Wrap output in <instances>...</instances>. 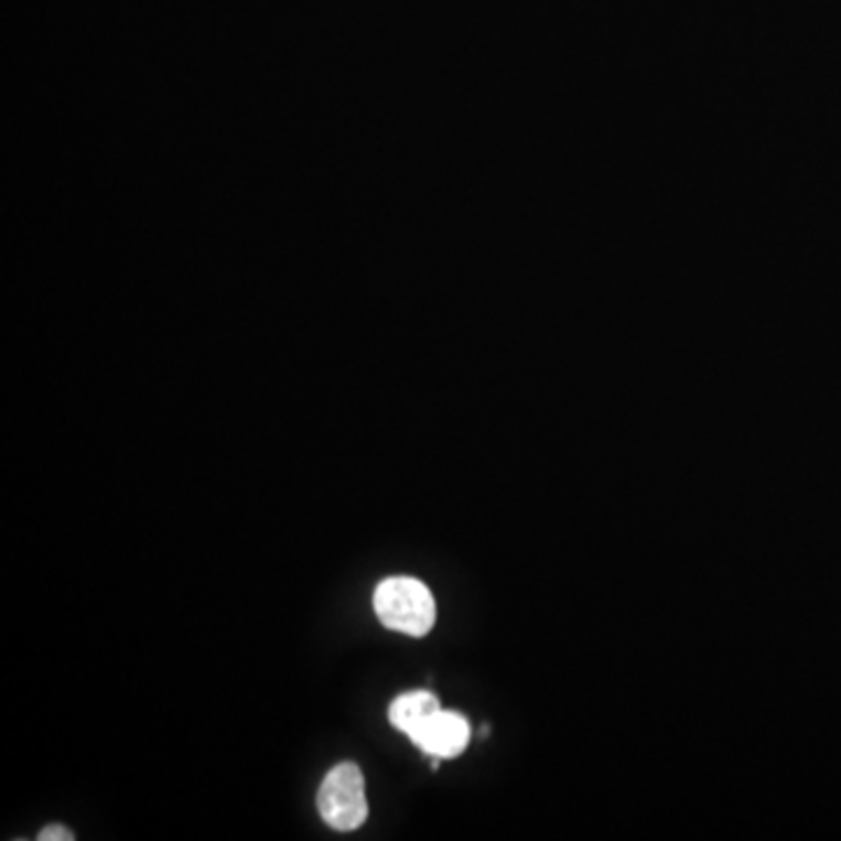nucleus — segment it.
<instances>
[{"instance_id": "nucleus-3", "label": "nucleus", "mask_w": 841, "mask_h": 841, "mask_svg": "<svg viewBox=\"0 0 841 841\" xmlns=\"http://www.w3.org/2000/svg\"><path fill=\"white\" fill-rule=\"evenodd\" d=\"M471 741V725L459 713L440 709L412 736V743L430 757H459Z\"/></svg>"}, {"instance_id": "nucleus-4", "label": "nucleus", "mask_w": 841, "mask_h": 841, "mask_svg": "<svg viewBox=\"0 0 841 841\" xmlns=\"http://www.w3.org/2000/svg\"><path fill=\"white\" fill-rule=\"evenodd\" d=\"M440 709L442 707L433 692L414 690V692L400 694L393 703H390L388 720L398 732L412 738Z\"/></svg>"}, {"instance_id": "nucleus-5", "label": "nucleus", "mask_w": 841, "mask_h": 841, "mask_svg": "<svg viewBox=\"0 0 841 841\" xmlns=\"http://www.w3.org/2000/svg\"><path fill=\"white\" fill-rule=\"evenodd\" d=\"M37 839L41 841H73L75 837L64 826H50L41 834H37Z\"/></svg>"}, {"instance_id": "nucleus-1", "label": "nucleus", "mask_w": 841, "mask_h": 841, "mask_svg": "<svg viewBox=\"0 0 841 841\" xmlns=\"http://www.w3.org/2000/svg\"><path fill=\"white\" fill-rule=\"evenodd\" d=\"M375 613L386 629L421 638L435 627L438 605L421 580L393 575L379 582Z\"/></svg>"}, {"instance_id": "nucleus-2", "label": "nucleus", "mask_w": 841, "mask_h": 841, "mask_svg": "<svg viewBox=\"0 0 841 841\" xmlns=\"http://www.w3.org/2000/svg\"><path fill=\"white\" fill-rule=\"evenodd\" d=\"M319 813L337 832H354L365 826L369 805L365 795V776L356 762H342L319 788Z\"/></svg>"}]
</instances>
